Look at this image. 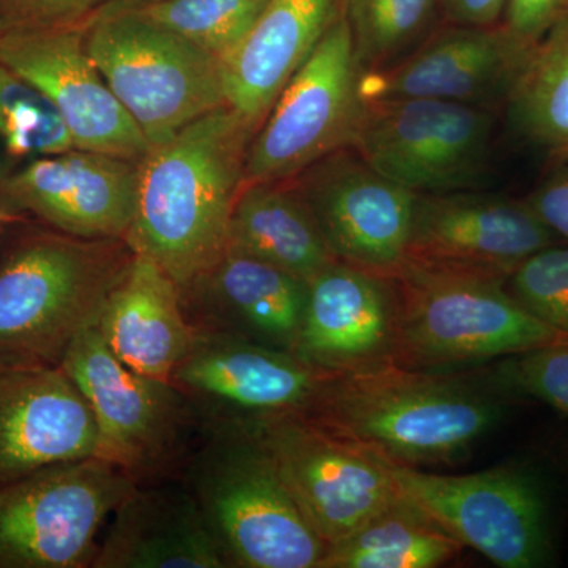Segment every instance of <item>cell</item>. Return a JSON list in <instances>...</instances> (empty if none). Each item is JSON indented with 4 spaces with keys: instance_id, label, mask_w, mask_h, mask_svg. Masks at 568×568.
<instances>
[{
    "instance_id": "cell-15",
    "label": "cell",
    "mask_w": 568,
    "mask_h": 568,
    "mask_svg": "<svg viewBox=\"0 0 568 568\" xmlns=\"http://www.w3.org/2000/svg\"><path fill=\"white\" fill-rule=\"evenodd\" d=\"M88 22L48 31L2 32L0 63L51 103L73 148L142 160L151 144L89 55Z\"/></svg>"
},
{
    "instance_id": "cell-21",
    "label": "cell",
    "mask_w": 568,
    "mask_h": 568,
    "mask_svg": "<svg viewBox=\"0 0 568 568\" xmlns=\"http://www.w3.org/2000/svg\"><path fill=\"white\" fill-rule=\"evenodd\" d=\"M181 294L196 331L242 336L276 349L293 351L304 321L305 280L231 248Z\"/></svg>"
},
{
    "instance_id": "cell-34",
    "label": "cell",
    "mask_w": 568,
    "mask_h": 568,
    "mask_svg": "<svg viewBox=\"0 0 568 568\" xmlns=\"http://www.w3.org/2000/svg\"><path fill=\"white\" fill-rule=\"evenodd\" d=\"M567 14L568 0H508L499 26L528 54Z\"/></svg>"
},
{
    "instance_id": "cell-11",
    "label": "cell",
    "mask_w": 568,
    "mask_h": 568,
    "mask_svg": "<svg viewBox=\"0 0 568 568\" xmlns=\"http://www.w3.org/2000/svg\"><path fill=\"white\" fill-rule=\"evenodd\" d=\"M61 366L95 418V457L121 467L138 484L170 463L196 416L173 383L123 365L97 323L71 342Z\"/></svg>"
},
{
    "instance_id": "cell-16",
    "label": "cell",
    "mask_w": 568,
    "mask_h": 568,
    "mask_svg": "<svg viewBox=\"0 0 568 568\" xmlns=\"http://www.w3.org/2000/svg\"><path fill=\"white\" fill-rule=\"evenodd\" d=\"M558 239L526 201L469 190L417 194L406 263L507 280Z\"/></svg>"
},
{
    "instance_id": "cell-29",
    "label": "cell",
    "mask_w": 568,
    "mask_h": 568,
    "mask_svg": "<svg viewBox=\"0 0 568 568\" xmlns=\"http://www.w3.org/2000/svg\"><path fill=\"white\" fill-rule=\"evenodd\" d=\"M440 0H342L361 73L405 58L435 18Z\"/></svg>"
},
{
    "instance_id": "cell-5",
    "label": "cell",
    "mask_w": 568,
    "mask_h": 568,
    "mask_svg": "<svg viewBox=\"0 0 568 568\" xmlns=\"http://www.w3.org/2000/svg\"><path fill=\"white\" fill-rule=\"evenodd\" d=\"M190 491L226 567L320 568L327 545L252 428L211 425Z\"/></svg>"
},
{
    "instance_id": "cell-31",
    "label": "cell",
    "mask_w": 568,
    "mask_h": 568,
    "mask_svg": "<svg viewBox=\"0 0 568 568\" xmlns=\"http://www.w3.org/2000/svg\"><path fill=\"white\" fill-rule=\"evenodd\" d=\"M506 286L529 313L568 334V245L534 253L511 272Z\"/></svg>"
},
{
    "instance_id": "cell-23",
    "label": "cell",
    "mask_w": 568,
    "mask_h": 568,
    "mask_svg": "<svg viewBox=\"0 0 568 568\" xmlns=\"http://www.w3.org/2000/svg\"><path fill=\"white\" fill-rule=\"evenodd\" d=\"M97 325L123 365L170 383L194 335L181 287L151 257L134 253L108 295Z\"/></svg>"
},
{
    "instance_id": "cell-10",
    "label": "cell",
    "mask_w": 568,
    "mask_h": 568,
    "mask_svg": "<svg viewBox=\"0 0 568 568\" xmlns=\"http://www.w3.org/2000/svg\"><path fill=\"white\" fill-rule=\"evenodd\" d=\"M353 37L339 10L250 142L245 183L290 182L349 148L361 114Z\"/></svg>"
},
{
    "instance_id": "cell-28",
    "label": "cell",
    "mask_w": 568,
    "mask_h": 568,
    "mask_svg": "<svg viewBox=\"0 0 568 568\" xmlns=\"http://www.w3.org/2000/svg\"><path fill=\"white\" fill-rule=\"evenodd\" d=\"M71 148L70 134L51 103L0 63V194L29 163Z\"/></svg>"
},
{
    "instance_id": "cell-14",
    "label": "cell",
    "mask_w": 568,
    "mask_h": 568,
    "mask_svg": "<svg viewBox=\"0 0 568 568\" xmlns=\"http://www.w3.org/2000/svg\"><path fill=\"white\" fill-rule=\"evenodd\" d=\"M295 179L336 260L390 278L402 271L417 193L376 173L349 148Z\"/></svg>"
},
{
    "instance_id": "cell-33",
    "label": "cell",
    "mask_w": 568,
    "mask_h": 568,
    "mask_svg": "<svg viewBox=\"0 0 568 568\" xmlns=\"http://www.w3.org/2000/svg\"><path fill=\"white\" fill-rule=\"evenodd\" d=\"M108 0H0L3 32L48 31L85 24Z\"/></svg>"
},
{
    "instance_id": "cell-36",
    "label": "cell",
    "mask_w": 568,
    "mask_h": 568,
    "mask_svg": "<svg viewBox=\"0 0 568 568\" xmlns=\"http://www.w3.org/2000/svg\"><path fill=\"white\" fill-rule=\"evenodd\" d=\"M508 0H440V9L450 24L489 28L499 24Z\"/></svg>"
},
{
    "instance_id": "cell-7",
    "label": "cell",
    "mask_w": 568,
    "mask_h": 568,
    "mask_svg": "<svg viewBox=\"0 0 568 568\" xmlns=\"http://www.w3.org/2000/svg\"><path fill=\"white\" fill-rule=\"evenodd\" d=\"M138 485L91 457L0 488V568L92 567L100 529Z\"/></svg>"
},
{
    "instance_id": "cell-19",
    "label": "cell",
    "mask_w": 568,
    "mask_h": 568,
    "mask_svg": "<svg viewBox=\"0 0 568 568\" xmlns=\"http://www.w3.org/2000/svg\"><path fill=\"white\" fill-rule=\"evenodd\" d=\"M396 316L394 278L336 260L306 282L291 353L328 375L394 364Z\"/></svg>"
},
{
    "instance_id": "cell-24",
    "label": "cell",
    "mask_w": 568,
    "mask_h": 568,
    "mask_svg": "<svg viewBox=\"0 0 568 568\" xmlns=\"http://www.w3.org/2000/svg\"><path fill=\"white\" fill-rule=\"evenodd\" d=\"M93 568H224L190 489L141 488L112 514Z\"/></svg>"
},
{
    "instance_id": "cell-26",
    "label": "cell",
    "mask_w": 568,
    "mask_h": 568,
    "mask_svg": "<svg viewBox=\"0 0 568 568\" xmlns=\"http://www.w3.org/2000/svg\"><path fill=\"white\" fill-rule=\"evenodd\" d=\"M506 103L519 136L552 163H568V14L530 48Z\"/></svg>"
},
{
    "instance_id": "cell-1",
    "label": "cell",
    "mask_w": 568,
    "mask_h": 568,
    "mask_svg": "<svg viewBox=\"0 0 568 568\" xmlns=\"http://www.w3.org/2000/svg\"><path fill=\"white\" fill-rule=\"evenodd\" d=\"M254 130L233 108H216L152 145L140 163L136 211L125 244L183 287L226 250Z\"/></svg>"
},
{
    "instance_id": "cell-13",
    "label": "cell",
    "mask_w": 568,
    "mask_h": 568,
    "mask_svg": "<svg viewBox=\"0 0 568 568\" xmlns=\"http://www.w3.org/2000/svg\"><path fill=\"white\" fill-rule=\"evenodd\" d=\"M327 376L291 351L194 328L171 383L209 425H250L304 414Z\"/></svg>"
},
{
    "instance_id": "cell-27",
    "label": "cell",
    "mask_w": 568,
    "mask_h": 568,
    "mask_svg": "<svg viewBox=\"0 0 568 568\" xmlns=\"http://www.w3.org/2000/svg\"><path fill=\"white\" fill-rule=\"evenodd\" d=\"M463 545L405 497L327 547L320 568H435Z\"/></svg>"
},
{
    "instance_id": "cell-4",
    "label": "cell",
    "mask_w": 568,
    "mask_h": 568,
    "mask_svg": "<svg viewBox=\"0 0 568 568\" xmlns=\"http://www.w3.org/2000/svg\"><path fill=\"white\" fill-rule=\"evenodd\" d=\"M394 364L446 372L568 343L508 293L497 276L406 263L394 276Z\"/></svg>"
},
{
    "instance_id": "cell-20",
    "label": "cell",
    "mask_w": 568,
    "mask_h": 568,
    "mask_svg": "<svg viewBox=\"0 0 568 568\" xmlns=\"http://www.w3.org/2000/svg\"><path fill=\"white\" fill-rule=\"evenodd\" d=\"M525 58L499 24H452L387 69L361 73L358 95L364 102L432 99L487 108L506 99Z\"/></svg>"
},
{
    "instance_id": "cell-30",
    "label": "cell",
    "mask_w": 568,
    "mask_h": 568,
    "mask_svg": "<svg viewBox=\"0 0 568 568\" xmlns=\"http://www.w3.org/2000/svg\"><path fill=\"white\" fill-rule=\"evenodd\" d=\"M268 0H149L138 13L224 62L252 31ZM122 3V2H121Z\"/></svg>"
},
{
    "instance_id": "cell-18",
    "label": "cell",
    "mask_w": 568,
    "mask_h": 568,
    "mask_svg": "<svg viewBox=\"0 0 568 568\" xmlns=\"http://www.w3.org/2000/svg\"><path fill=\"white\" fill-rule=\"evenodd\" d=\"M95 418L61 365L0 368V488L47 467L95 457Z\"/></svg>"
},
{
    "instance_id": "cell-40",
    "label": "cell",
    "mask_w": 568,
    "mask_h": 568,
    "mask_svg": "<svg viewBox=\"0 0 568 568\" xmlns=\"http://www.w3.org/2000/svg\"><path fill=\"white\" fill-rule=\"evenodd\" d=\"M2 32H3L2 29H0V33H2Z\"/></svg>"
},
{
    "instance_id": "cell-22",
    "label": "cell",
    "mask_w": 568,
    "mask_h": 568,
    "mask_svg": "<svg viewBox=\"0 0 568 568\" xmlns=\"http://www.w3.org/2000/svg\"><path fill=\"white\" fill-rule=\"evenodd\" d=\"M342 10V0H268L252 31L223 62L227 106L254 130Z\"/></svg>"
},
{
    "instance_id": "cell-38",
    "label": "cell",
    "mask_w": 568,
    "mask_h": 568,
    "mask_svg": "<svg viewBox=\"0 0 568 568\" xmlns=\"http://www.w3.org/2000/svg\"><path fill=\"white\" fill-rule=\"evenodd\" d=\"M10 219H11V216H10L9 212L0 211V223L7 222V220H10Z\"/></svg>"
},
{
    "instance_id": "cell-37",
    "label": "cell",
    "mask_w": 568,
    "mask_h": 568,
    "mask_svg": "<svg viewBox=\"0 0 568 568\" xmlns=\"http://www.w3.org/2000/svg\"><path fill=\"white\" fill-rule=\"evenodd\" d=\"M108 2L141 3V2H149V0H108Z\"/></svg>"
},
{
    "instance_id": "cell-25",
    "label": "cell",
    "mask_w": 568,
    "mask_h": 568,
    "mask_svg": "<svg viewBox=\"0 0 568 568\" xmlns=\"http://www.w3.org/2000/svg\"><path fill=\"white\" fill-rule=\"evenodd\" d=\"M226 248L305 282L336 261L308 205L286 182L244 183L231 215Z\"/></svg>"
},
{
    "instance_id": "cell-35",
    "label": "cell",
    "mask_w": 568,
    "mask_h": 568,
    "mask_svg": "<svg viewBox=\"0 0 568 568\" xmlns=\"http://www.w3.org/2000/svg\"><path fill=\"white\" fill-rule=\"evenodd\" d=\"M526 203L559 239L568 242V163L530 194Z\"/></svg>"
},
{
    "instance_id": "cell-17",
    "label": "cell",
    "mask_w": 568,
    "mask_h": 568,
    "mask_svg": "<svg viewBox=\"0 0 568 568\" xmlns=\"http://www.w3.org/2000/svg\"><path fill=\"white\" fill-rule=\"evenodd\" d=\"M140 163L77 148L41 156L7 182L0 211L31 212L73 237L123 241L136 211Z\"/></svg>"
},
{
    "instance_id": "cell-8",
    "label": "cell",
    "mask_w": 568,
    "mask_h": 568,
    "mask_svg": "<svg viewBox=\"0 0 568 568\" xmlns=\"http://www.w3.org/2000/svg\"><path fill=\"white\" fill-rule=\"evenodd\" d=\"M388 466L406 500L495 566L537 568L552 559L548 497L532 470L507 465L444 476L394 462Z\"/></svg>"
},
{
    "instance_id": "cell-9",
    "label": "cell",
    "mask_w": 568,
    "mask_h": 568,
    "mask_svg": "<svg viewBox=\"0 0 568 568\" xmlns=\"http://www.w3.org/2000/svg\"><path fill=\"white\" fill-rule=\"evenodd\" d=\"M495 119L446 100H362L353 149L388 181L417 194L470 190L484 178Z\"/></svg>"
},
{
    "instance_id": "cell-12",
    "label": "cell",
    "mask_w": 568,
    "mask_h": 568,
    "mask_svg": "<svg viewBox=\"0 0 568 568\" xmlns=\"http://www.w3.org/2000/svg\"><path fill=\"white\" fill-rule=\"evenodd\" d=\"M252 428L302 514L325 545L343 540L402 499L386 458L297 414Z\"/></svg>"
},
{
    "instance_id": "cell-39",
    "label": "cell",
    "mask_w": 568,
    "mask_h": 568,
    "mask_svg": "<svg viewBox=\"0 0 568 568\" xmlns=\"http://www.w3.org/2000/svg\"><path fill=\"white\" fill-rule=\"evenodd\" d=\"M6 364H9V362L3 361V358H0V368H2V366Z\"/></svg>"
},
{
    "instance_id": "cell-3",
    "label": "cell",
    "mask_w": 568,
    "mask_h": 568,
    "mask_svg": "<svg viewBox=\"0 0 568 568\" xmlns=\"http://www.w3.org/2000/svg\"><path fill=\"white\" fill-rule=\"evenodd\" d=\"M132 257L122 239L59 231L21 239L0 263V358L61 365Z\"/></svg>"
},
{
    "instance_id": "cell-6",
    "label": "cell",
    "mask_w": 568,
    "mask_h": 568,
    "mask_svg": "<svg viewBox=\"0 0 568 568\" xmlns=\"http://www.w3.org/2000/svg\"><path fill=\"white\" fill-rule=\"evenodd\" d=\"M85 48L151 148L226 104L223 62L129 3L93 14Z\"/></svg>"
},
{
    "instance_id": "cell-32",
    "label": "cell",
    "mask_w": 568,
    "mask_h": 568,
    "mask_svg": "<svg viewBox=\"0 0 568 568\" xmlns=\"http://www.w3.org/2000/svg\"><path fill=\"white\" fill-rule=\"evenodd\" d=\"M497 379L508 390L538 399L568 416V343L503 358Z\"/></svg>"
},
{
    "instance_id": "cell-2",
    "label": "cell",
    "mask_w": 568,
    "mask_h": 568,
    "mask_svg": "<svg viewBox=\"0 0 568 568\" xmlns=\"http://www.w3.org/2000/svg\"><path fill=\"white\" fill-rule=\"evenodd\" d=\"M496 396L454 375L383 364L328 375L306 422L406 466L466 457L503 417Z\"/></svg>"
}]
</instances>
